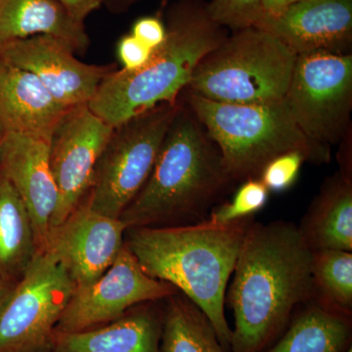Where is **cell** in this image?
<instances>
[{"instance_id":"52a82bcc","label":"cell","mask_w":352,"mask_h":352,"mask_svg":"<svg viewBox=\"0 0 352 352\" xmlns=\"http://www.w3.org/2000/svg\"><path fill=\"white\" fill-rule=\"evenodd\" d=\"M180 104L179 97L113 127L82 201L88 207L111 219L122 217L147 182Z\"/></svg>"},{"instance_id":"603a6c76","label":"cell","mask_w":352,"mask_h":352,"mask_svg":"<svg viewBox=\"0 0 352 352\" xmlns=\"http://www.w3.org/2000/svg\"><path fill=\"white\" fill-rule=\"evenodd\" d=\"M314 298L324 307L351 316L352 252L312 251Z\"/></svg>"},{"instance_id":"4dcf8cb0","label":"cell","mask_w":352,"mask_h":352,"mask_svg":"<svg viewBox=\"0 0 352 352\" xmlns=\"http://www.w3.org/2000/svg\"><path fill=\"white\" fill-rule=\"evenodd\" d=\"M142 0H104L103 6L113 14H124Z\"/></svg>"},{"instance_id":"7402d4cb","label":"cell","mask_w":352,"mask_h":352,"mask_svg":"<svg viewBox=\"0 0 352 352\" xmlns=\"http://www.w3.org/2000/svg\"><path fill=\"white\" fill-rule=\"evenodd\" d=\"M161 352H229L207 316L177 292L166 298Z\"/></svg>"},{"instance_id":"6da1fadb","label":"cell","mask_w":352,"mask_h":352,"mask_svg":"<svg viewBox=\"0 0 352 352\" xmlns=\"http://www.w3.org/2000/svg\"><path fill=\"white\" fill-rule=\"evenodd\" d=\"M226 300L233 310L232 352H263L295 308L314 298L312 250L292 222H252Z\"/></svg>"},{"instance_id":"d6a6232c","label":"cell","mask_w":352,"mask_h":352,"mask_svg":"<svg viewBox=\"0 0 352 352\" xmlns=\"http://www.w3.org/2000/svg\"><path fill=\"white\" fill-rule=\"evenodd\" d=\"M2 138H3V133L0 131V155H1Z\"/></svg>"},{"instance_id":"83f0119b","label":"cell","mask_w":352,"mask_h":352,"mask_svg":"<svg viewBox=\"0 0 352 352\" xmlns=\"http://www.w3.org/2000/svg\"><path fill=\"white\" fill-rule=\"evenodd\" d=\"M131 34L152 50L161 47L166 39V27L159 16H143L133 23Z\"/></svg>"},{"instance_id":"4fadbf2b","label":"cell","mask_w":352,"mask_h":352,"mask_svg":"<svg viewBox=\"0 0 352 352\" xmlns=\"http://www.w3.org/2000/svg\"><path fill=\"white\" fill-rule=\"evenodd\" d=\"M127 229L122 219L94 212L82 201L61 224L50 229L43 252L62 264L76 289L83 288L112 265Z\"/></svg>"},{"instance_id":"5b68a950","label":"cell","mask_w":352,"mask_h":352,"mask_svg":"<svg viewBox=\"0 0 352 352\" xmlns=\"http://www.w3.org/2000/svg\"><path fill=\"white\" fill-rule=\"evenodd\" d=\"M182 97L221 154L233 182L258 178L271 160L300 152L309 163L327 164L331 147L308 138L284 100L270 104L219 103L183 91Z\"/></svg>"},{"instance_id":"3957f363","label":"cell","mask_w":352,"mask_h":352,"mask_svg":"<svg viewBox=\"0 0 352 352\" xmlns=\"http://www.w3.org/2000/svg\"><path fill=\"white\" fill-rule=\"evenodd\" d=\"M180 100L147 182L120 217L129 229L204 221L234 182L219 148Z\"/></svg>"},{"instance_id":"ba28073f","label":"cell","mask_w":352,"mask_h":352,"mask_svg":"<svg viewBox=\"0 0 352 352\" xmlns=\"http://www.w3.org/2000/svg\"><path fill=\"white\" fill-rule=\"evenodd\" d=\"M296 124L319 144L346 138L352 110V55H298L284 98Z\"/></svg>"},{"instance_id":"30bf717a","label":"cell","mask_w":352,"mask_h":352,"mask_svg":"<svg viewBox=\"0 0 352 352\" xmlns=\"http://www.w3.org/2000/svg\"><path fill=\"white\" fill-rule=\"evenodd\" d=\"M177 289L146 274L126 241L117 258L98 279L76 289L56 332L74 333L117 320L131 308L170 298Z\"/></svg>"},{"instance_id":"ffe728a7","label":"cell","mask_w":352,"mask_h":352,"mask_svg":"<svg viewBox=\"0 0 352 352\" xmlns=\"http://www.w3.org/2000/svg\"><path fill=\"white\" fill-rule=\"evenodd\" d=\"M274 346L263 352H344L351 340V316L324 307L315 300L305 303Z\"/></svg>"},{"instance_id":"7a4b0ae2","label":"cell","mask_w":352,"mask_h":352,"mask_svg":"<svg viewBox=\"0 0 352 352\" xmlns=\"http://www.w3.org/2000/svg\"><path fill=\"white\" fill-rule=\"evenodd\" d=\"M252 222L220 226L206 219L187 226L136 227L127 229L124 240L146 274L173 285L200 308L228 351L232 329L224 312L227 287Z\"/></svg>"},{"instance_id":"ac0fdd59","label":"cell","mask_w":352,"mask_h":352,"mask_svg":"<svg viewBox=\"0 0 352 352\" xmlns=\"http://www.w3.org/2000/svg\"><path fill=\"white\" fill-rule=\"evenodd\" d=\"M34 36H53L82 54L90 45L85 23L56 0H0V45Z\"/></svg>"},{"instance_id":"836d02e7","label":"cell","mask_w":352,"mask_h":352,"mask_svg":"<svg viewBox=\"0 0 352 352\" xmlns=\"http://www.w3.org/2000/svg\"><path fill=\"white\" fill-rule=\"evenodd\" d=\"M344 352H352L351 346H349V349H347L346 351H344Z\"/></svg>"},{"instance_id":"1f68e13d","label":"cell","mask_w":352,"mask_h":352,"mask_svg":"<svg viewBox=\"0 0 352 352\" xmlns=\"http://www.w3.org/2000/svg\"><path fill=\"white\" fill-rule=\"evenodd\" d=\"M14 285L15 284L7 282L3 278L0 277V314H1L2 308H3L7 298L12 291Z\"/></svg>"},{"instance_id":"e575fe53","label":"cell","mask_w":352,"mask_h":352,"mask_svg":"<svg viewBox=\"0 0 352 352\" xmlns=\"http://www.w3.org/2000/svg\"><path fill=\"white\" fill-rule=\"evenodd\" d=\"M2 64H3V61H2L1 57H0V67L2 66Z\"/></svg>"},{"instance_id":"9a60e30c","label":"cell","mask_w":352,"mask_h":352,"mask_svg":"<svg viewBox=\"0 0 352 352\" xmlns=\"http://www.w3.org/2000/svg\"><path fill=\"white\" fill-rule=\"evenodd\" d=\"M254 28L270 32L296 56L315 52L349 54L352 43V0H305Z\"/></svg>"},{"instance_id":"8fae6325","label":"cell","mask_w":352,"mask_h":352,"mask_svg":"<svg viewBox=\"0 0 352 352\" xmlns=\"http://www.w3.org/2000/svg\"><path fill=\"white\" fill-rule=\"evenodd\" d=\"M113 127L88 105L69 109L50 141L51 171L59 193L50 229L61 224L87 196Z\"/></svg>"},{"instance_id":"7c38bea8","label":"cell","mask_w":352,"mask_h":352,"mask_svg":"<svg viewBox=\"0 0 352 352\" xmlns=\"http://www.w3.org/2000/svg\"><path fill=\"white\" fill-rule=\"evenodd\" d=\"M63 41L50 36H34L0 45L4 63L30 72L63 107L87 105L99 85L117 69L115 64L83 63Z\"/></svg>"},{"instance_id":"cb8c5ba5","label":"cell","mask_w":352,"mask_h":352,"mask_svg":"<svg viewBox=\"0 0 352 352\" xmlns=\"http://www.w3.org/2000/svg\"><path fill=\"white\" fill-rule=\"evenodd\" d=\"M268 198L270 191L258 178L245 180L231 201L212 208L207 219L212 223L224 226L252 219L256 212L265 207Z\"/></svg>"},{"instance_id":"f1b7e54d","label":"cell","mask_w":352,"mask_h":352,"mask_svg":"<svg viewBox=\"0 0 352 352\" xmlns=\"http://www.w3.org/2000/svg\"><path fill=\"white\" fill-rule=\"evenodd\" d=\"M65 10L78 22L85 23L88 16L103 6L104 0H56Z\"/></svg>"},{"instance_id":"4316f807","label":"cell","mask_w":352,"mask_h":352,"mask_svg":"<svg viewBox=\"0 0 352 352\" xmlns=\"http://www.w3.org/2000/svg\"><path fill=\"white\" fill-rule=\"evenodd\" d=\"M117 52L122 69L132 72L144 67L151 59L154 50L129 34L120 38Z\"/></svg>"},{"instance_id":"44dd1931","label":"cell","mask_w":352,"mask_h":352,"mask_svg":"<svg viewBox=\"0 0 352 352\" xmlns=\"http://www.w3.org/2000/svg\"><path fill=\"white\" fill-rule=\"evenodd\" d=\"M38 252L24 201L0 175V277L17 283Z\"/></svg>"},{"instance_id":"e0dca14e","label":"cell","mask_w":352,"mask_h":352,"mask_svg":"<svg viewBox=\"0 0 352 352\" xmlns=\"http://www.w3.org/2000/svg\"><path fill=\"white\" fill-rule=\"evenodd\" d=\"M142 303L117 320L80 332L55 331L52 352H161L164 310Z\"/></svg>"},{"instance_id":"d6986e66","label":"cell","mask_w":352,"mask_h":352,"mask_svg":"<svg viewBox=\"0 0 352 352\" xmlns=\"http://www.w3.org/2000/svg\"><path fill=\"white\" fill-rule=\"evenodd\" d=\"M298 232L312 250L352 251L351 175L327 178L302 217Z\"/></svg>"},{"instance_id":"9c48e42d","label":"cell","mask_w":352,"mask_h":352,"mask_svg":"<svg viewBox=\"0 0 352 352\" xmlns=\"http://www.w3.org/2000/svg\"><path fill=\"white\" fill-rule=\"evenodd\" d=\"M76 286L62 264L38 252L0 314V352H52L58 322Z\"/></svg>"},{"instance_id":"d4e9b609","label":"cell","mask_w":352,"mask_h":352,"mask_svg":"<svg viewBox=\"0 0 352 352\" xmlns=\"http://www.w3.org/2000/svg\"><path fill=\"white\" fill-rule=\"evenodd\" d=\"M207 10L217 24L233 32L254 28L263 17L261 0H210Z\"/></svg>"},{"instance_id":"484cf974","label":"cell","mask_w":352,"mask_h":352,"mask_svg":"<svg viewBox=\"0 0 352 352\" xmlns=\"http://www.w3.org/2000/svg\"><path fill=\"white\" fill-rule=\"evenodd\" d=\"M307 159L300 152H288L271 160L264 166L258 179L270 192L281 193L291 188Z\"/></svg>"},{"instance_id":"5bb4252c","label":"cell","mask_w":352,"mask_h":352,"mask_svg":"<svg viewBox=\"0 0 352 352\" xmlns=\"http://www.w3.org/2000/svg\"><path fill=\"white\" fill-rule=\"evenodd\" d=\"M0 175L12 185L31 217L38 251L47 243L59 193L50 164V141L3 133Z\"/></svg>"},{"instance_id":"8992f818","label":"cell","mask_w":352,"mask_h":352,"mask_svg":"<svg viewBox=\"0 0 352 352\" xmlns=\"http://www.w3.org/2000/svg\"><path fill=\"white\" fill-rule=\"evenodd\" d=\"M296 57L270 32L240 30L201 60L184 91L219 103L281 102Z\"/></svg>"},{"instance_id":"277c9868","label":"cell","mask_w":352,"mask_h":352,"mask_svg":"<svg viewBox=\"0 0 352 352\" xmlns=\"http://www.w3.org/2000/svg\"><path fill=\"white\" fill-rule=\"evenodd\" d=\"M166 39L136 71L113 69L88 107L116 127L164 103H175L206 55L228 36L208 15L204 0H175L168 6Z\"/></svg>"},{"instance_id":"2e32d148","label":"cell","mask_w":352,"mask_h":352,"mask_svg":"<svg viewBox=\"0 0 352 352\" xmlns=\"http://www.w3.org/2000/svg\"><path fill=\"white\" fill-rule=\"evenodd\" d=\"M69 109L55 100L30 72L0 67V131L50 141Z\"/></svg>"},{"instance_id":"f546056e","label":"cell","mask_w":352,"mask_h":352,"mask_svg":"<svg viewBox=\"0 0 352 352\" xmlns=\"http://www.w3.org/2000/svg\"><path fill=\"white\" fill-rule=\"evenodd\" d=\"M305 0H261L263 16L274 17L283 13L289 7L300 3Z\"/></svg>"}]
</instances>
